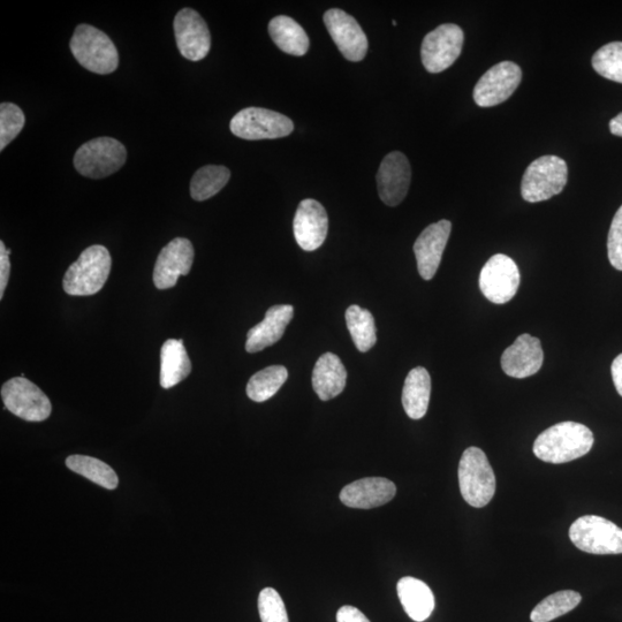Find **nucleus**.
<instances>
[{
  "instance_id": "nucleus-1",
  "label": "nucleus",
  "mask_w": 622,
  "mask_h": 622,
  "mask_svg": "<svg viewBox=\"0 0 622 622\" xmlns=\"http://www.w3.org/2000/svg\"><path fill=\"white\" fill-rule=\"evenodd\" d=\"M594 445L591 430L576 422H561L536 438V457L549 464H566L588 454Z\"/></svg>"
},
{
  "instance_id": "nucleus-2",
  "label": "nucleus",
  "mask_w": 622,
  "mask_h": 622,
  "mask_svg": "<svg viewBox=\"0 0 622 622\" xmlns=\"http://www.w3.org/2000/svg\"><path fill=\"white\" fill-rule=\"evenodd\" d=\"M112 259L108 249L94 245L85 250L65 273L64 291L74 297L100 292L110 276Z\"/></svg>"
},
{
  "instance_id": "nucleus-3",
  "label": "nucleus",
  "mask_w": 622,
  "mask_h": 622,
  "mask_svg": "<svg viewBox=\"0 0 622 622\" xmlns=\"http://www.w3.org/2000/svg\"><path fill=\"white\" fill-rule=\"evenodd\" d=\"M459 485L466 503L475 508L487 506L496 493V476L479 447H469L459 464Z\"/></svg>"
},
{
  "instance_id": "nucleus-4",
  "label": "nucleus",
  "mask_w": 622,
  "mask_h": 622,
  "mask_svg": "<svg viewBox=\"0 0 622 622\" xmlns=\"http://www.w3.org/2000/svg\"><path fill=\"white\" fill-rule=\"evenodd\" d=\"M70 48L78 63L96 74H110L117 70L119 55L108 35L90 25L75 29Z\"/></svg>"
},
{
  "instance_id": "nucleus-5",
  "label": "nucleus",
  "mask_w": 622,
  "mask_h": 622,
  "mask_svg": "<svg viewBox=\"0 0 622 622\" xmlns=\"http://www.w3.org/2000/svg\"><path fill=\"white\" fill-rule=\"evenodd\" d=\"M568 168L558 156H543L530 164L523 174L521 194L529 203L548 201L564 191Z\"/></svg>"
},
{
  "instance_id": "nucleus-6",
  "label": "nucleus",
  "mask_w": 622,
  "mask_h": 622,
  "mask_svg": "<svg viewBox=\"0 0 622 622\" xmlns=\"http://www.w3.org/2000/svg\"><path fill=\"white\" fill-rule=\"evenodd\" d=\"M126 158L123 143L112 138H98L82 144L74 156V166L83 177L102 179L123 168Z\"/></svg>"
},
{
  "instance_id": "nucleus-7",
  "label": "nucleus",
  "mask_w": 622,
  "mask_h": 622,
  "mask_svg": "<svg viewBox=\"0 0 622 622\" xmlns=\"http://www.w3.org/2000/svg\"><path fill=\"white\" fill-rule=\"evenodd\" d=\"M570 538L579 550L591 555H621L622 529L596 515H584L570 529Z\"/></svg>"
},
{
  "instance_id": "nucleus-8",
  "label": "nucleus",
  "mask_w": 622,
  "mask_h": 622,
  "mask_svg": "<svg viewBox=\"0 0 622 622\" xmlns=\"http://www.w3.org/2000/svg\"><path fill=\"white\" fill-rule=\"evenodd\" d=\"M230 130L244 140H273L292 134L294 124L282 113L263 108H247L232 118Z\"/></svg>"
},
{
  "instance_id": "nucleus-9",
  "label": "nucleus",
  "mask_w": 622,
  "mask_h": 622,
  "mask_svg": "<svg viewBox=\"0 0 622 622\" xmlns=\"http://www.w3.org/2000/svg\"><path fill=\"white\" fill-rule=\"evenodd\" d=\"M4 405L20 419L28 422H42L52 412L50 399L34 383L25 377H15L2 388Z\"/></svg>"
},
{
  "instance_id": "nucleus-10",
  "label": "nucleus",
  "mask_w": 622,
  "mask_h": 622,
  "mask_svg": "<svg viewBox=\"0 0 622 622\" xmlns=\"http://www.w3.org/2000/svg\"><path fill=\"white\" fill-rule=\"evenodd\" d=\"M464 41V30L457 25L445 24L432 30L422 42L423 66L429 73L444 72L460 57Z\"/></svg>"
},
{
  "instance_id": "nucleus-11",
  "label": "nucleus",
  "mask_w": 622,
  "mask_h": 622,
  "mask_svg": "<svg viewBox=\"0 0 622 622\" xmlns=\"http://www.w3.org/2000/svg\"><path fill=\"white\" fill-rule=\"evenodd\" d=\"M519 286L520 271L511 257L497 254L485 263L480 275V288L489 301L504 305L517 295Z\"/></svg>"
},
{
  "instance_id": "nucleus-12",
  "label": "nucleus",
  "mask_w": 622,
  "mask_h": 622,
  "mask_svg": "<svg viewBox=\"0 0 622 622\" xmlns=\"http://www.w3.org/2000/svg\"><path fill=\"white\" fill-rule=\"evenodd\" d=\"M522 80L519 65L513 62L499 63L488 70L476 83L474 101L481 108H492L504 103L518 89Z\"/></svg>"
},
{
  "instance_id": "nucleus-13",
  "label": "nucleus",
  "mask_w": 622,
  "mask_h": 622,
  "mask_svg": "<svg viewBox=\"0 0 622 622\" xmlns=\"http://www.w3.org/2000/svg\"><path fill=\"white\" fill-rule=\"evenodd\" d=\"M324 24L333 42L347 60L358 63L367 56V35L352 15L343 10L332 9L325 12Z\"/></svg>"
},
{
  "instance_id": "nucleus-14",
  "label": "nucleus",
  "mask_w": 622,
  "mask_h": 622,
  "mask_svg": "<svg viewBox=\"0 0 622 622\" xmlns=\"http://www.w3.org/2000/svg\"><path fill=\"white\" fill-rule=\"evenodd\" d=\"M174 35L178 49L191 62L206 58L211 48V36L207 22L192 9L181 10L174 19Z\"/></svg>"
},
{
  "instance_id": "nucleus-15",
  "label": "nucleus",
  "mask_w": 622,
  "mask_h": 622,
  "mask_svg": "<svg viewBox=\"0 0 622 622\" xmlns=\"http://www.w3.org/2000/svg\"><path fill=\"white\" fill-rule=\"evenodd\" d=\"M194 247L186 238H176L159 253L154 269V283L158 290H169L177 285L180 276L191 272Z\"/></svg>"
},
{
  "instance_id": "nucleus-16",
  "label": "nucleus",
  "mask_w": 622,
  "mask_h": 622,
  "mask_svg": "<svg viewBox=\"0 0 622 622\" xmlns=\"http://www.w3.org/2000/svg\"><path fill=\"white\" fill-rule=\"evenodd\" d=\"M412 169L408 158L393 151L383 159L377 173L378 194L389 207H397L405 200L411 186Z\"/></svg>"
},
{
  "instance_id": "nucleus-17",
  "label": "nucleus",
  "mask_w": 622,
  "mask_h": 622,
  "mask_svg": "<svg viewBox=\"0 0 622 622\" xmlns=\"http://www.w3.org/2000/svg\"><path fill=\"white\" fill-rule=\"evenodd\" d=\"M294 237L306 252L320 248L329 231V217L320 202L313 199L299 204L293 223Z\"/></svg>"
},
{
  "instance_id": "nucleus-18",
  "label": "nucleus",
  "mask_w": 622,
  "mask_h": 622,
  "mask_svg": "<svg viewBox=\"0 0 622 622\" xmlns=\"http://www.w3.org/2000/svg\"><path fill=\"white\" fill-rule=\"evenodd\" d=\"M451 231V222L443 219L441 222L429 225L415 241L414 253L417 269L424 280H431L435 277Z\"/></svg>"
},
{
  "instance_id": "nucleus-19",
  "label": "nucleus",
  "mask_w": 622,
  "mask_h": 622,
  "mask_svg": "<svg viewBox=\"0 0 622 622\" xmlns=\"http://www.w3.org/2000/svg\"><path fill=\"white\" fill-rule=\"evenodd\" d=\"M544 353L540 339L521 335L514 344L506 348L502 356V368L507 376L527 378L541 370Z\"/></svg>"
},
{
  "instance_id": "nucleus-20",
  "label": "nucleus",
  "mask_w": 622,
  "mask_h": 622,
  "mask_svg": "<svg viewBox=\"0 0 622 622\" xmlns=\"http://www.w3.org/2000/svg\"><path fill=\"white\" fill-rule=\"evenodd\" d=\"M396 493V484L390 480L384 477H367L346 485L340 492V500L347 507L370 510L388 504Z\"/></svg>"
},
{
  "instance_id": "nucleus-21",
  "label": "nucleus",
  "mask_w": 622,
  "mask_h": 622,
  "mask_svg": "<svg viewBox=\"0 0 622 622\" xmlns=\"http://www.w3.org/2000/svg\"><path fill=\"white\" fill-rule=\"evenodd\" d=\"M294 308L290 305L273 306L267 311L264 320L250 329L247 335L246 351L257 353L276 344L284 336L287 325L291 323Z\"/></svg>"
},
{
  "instance_id": "nucleus-22",
  "label": "nucleus",
  "mask_w": 622,
  "mask_h": 622,
  "mask_svg": "<svg viewBox=\"0 0 622 622\" xmlns=\"http://www.w3.org/2000/svg\"><path fill=\"white\" fill-rule=\"evenodd\" d=\"M346 368L337 355L326 353L317 360L313 371V388L323 401H329L344 391Z\"/></svg>"
},
{
  "instance_id": "nucleus-23",
  "label": "nucleus",
  "mask_w": 622,
  "mask_h": 622,
  "mask_svg": "<svg viewBox=\"0 0 622 622\" xmlns=\"http://www.w3.org/2000/svg\"><path fill=\"white\" fill-rule=\"evenodd\" d=\"M398 596L408 617L416 622L427 620L435 609V596L427 583L406 576L398 582Z\"/></svg>"
},
{
  "instance_id": "nucleus-24",
  "label": "nucleus",
  "mask_w": 622,
  "mask_h": 622,
  "mask_svg": "<svg viewBox=\"0 0 622 622\" xmlns=\"http://www.w3.org/2000/svg\"><path fill=\"white\" fill-rule=\"evenodd\" d=\"M431 396V378L423 367L414 368L408 374L402 390V406L412 420H420L428 412Z\"/></svg>"
},
{
  "instance_id": "nucleus-25",
  "label": "nucleus",
  "mask_w": 622,
  "mask_h": 622,
  "mask_svg": "<svg viewBox=\"0 0 622 622\" xmlns=\"http://www.w3.org/2000/svg\"><path fill=\"white\" fill-rule=\"evenodd\" d=\"M192 371L184 341L181 339L166 340L161 351V385L163 389H171L184 381Z\"/></svg>"
},
{
  "instance_id": "nucleus-26",
  "label": "nucleus",
  "mask_w": 622,
  "mask_h": 622,
  "mask_svg": "<svg viewBox=\"0 0 622 622\" xmlns=\"http://www.w3.org/2000/svg\"><path fill=\"white\" fill-rule=\"evenodd\" d=\"M269 34L277 47L292 56H305L309 50V37L297 21L286 15L273 18Z\"/></svg>"
},
{
  "instance_id": "nucleus-27",
  "label": "nucleus",
  "mask_w": 622,
  "mask_h": 622,
  "mask_svg": "<svg viewBox=\"0 0 622 622\" xmlns=\"http://www.w3.org/2000/svg\"><path fill=\"white\" fill-rule=\"evenodd\" d=\"M66 466L91 482L101 485L102 488L115 490L118 488V476L105 462L87 457V455H71L66 460Z\"/></svg>"
},
{
  "instance_id": "nucleus-28",
  "label": "nucleus",
  "mask_w": 622,
  "mask_h": 622,
  "mask_svg": "<svg viewBox=\"0 0 622 622\" xmlns=\"http://www.w3.org/2000/svg\"><path fill=\"white\" fill-rule=\"evenodd\" d=\"M346 324L356 348L362 353L371 350L376 344V325L373 314L359 306L346 310Z\"/></svg>"
},
{
  "instance_id": "nucleus-29",
  "label": "nucleus",
  "mask_w": 622,
  "mask_h": 622,
  "mask_svg": "<svg viewBox=\"0 0 622 622\" xmlns=\"http://www.w3.org/2000/svg\"><path fill=\"white\" fill-rule=\"evenodd\" d=\"M231 171L225 166L208 165L197 170L191 182V195L195 201H206L227 185Z\"/></svg>"
},
{
  "instance_id": "nucleus-30",
  "label": "nucleus",
  "mask_w": 622,
  "mask_h": 622,
  "mask_svg": "<svg viewBox=\"0 0 622 622\" xmlns=\"http://www.w3.org/2000/svg\"><path fill=\"white\" fill-rule=\"evenodd\" d=\"M288 378L283 366H271L256 373L247 384V396L255 402H264L276 396Z\"/></svg>"
},
{
  "instance_id": "nucleus-31",
  "label": "nucleus",
  "mask_w": 622,
  "mask_h": 622,
  "mask_svg": "<svg viewBox=\"0 0 622 622\" xmlns=\"http://www.w3.org/2000/svg\"><path fill=\"white\" fill-rule=\"evenodd\" d=\"M581 601L582 597L576 591H558L543 599L530 614V619L533 622H550L573 611Z\"/></svg>"
},
{
  "instance_id": "nucleus-32",
  "label": "nucleus",
  "mask_w": 622,
  "mask_h": 622,
  "mask_svg": "<svg viewBox=\"0 0 622 622\" xmlns=\"http://www.w3.org/2000/svg\"><path fill=\"white\" fill-rule=\"evenodd\" d=\"M594 70L603 78L622 83V42H612L595 52Z\"/></svg>"
},
{
  "instance_id": "nucleus-33",
  "label": "nucleus",
  "mask_w": 622,
  "mask_h": 622,
  "mask_svg": "<svg viewBox=\"0 0 622 622\" xmlns=\"http://www.w3.org/2000/svg\"><path fill=\"white\" fill-rule=\"evenodd\" d=\"M26 118L18 105H0V150H4L24 130Z\"/></svg>"
},
{
  "instance_id": "nucleus-34",
  "label": "nucleus",
  "mask_w": 622,
  "mask_h": 622,
  "mask_svg": "<svg viewBox=\"0 0 622 622\" xmlns=\"http://www.w3.org/2000/svg\"><path fill=\"white\" fill-rule=\"evenodd\" d=\"M259 612L262 622H290L283 598L273 588H265L261 591Z\"/></svg>"
},
{
  "instance_id": "nucleus-35",
  "label": "nucleus",
  "mask_w": 622,
  "mask_h": 622,
  "mask_svg": "<svg viewBox=\"0 0 622 622\" xmlns=\"http://www.w3.org/2000/svg\"><path fill=\"white\" fill-rule=\"evenodd\" d=\"M608 254L612 267L622 271V206L614 216L610 227Z\"/></svg>"
},
{
  "instance_id": "nucleus-36",
  "label": "nucleus",
  "mask_w": 622,
  "mask_h": 622,
  "mask_svg": "<svg viewBox=\"0 0 622 622\" xmlns=\"http://www.w3.org/2000/svg\"><path fill=\"white\" fill-rule=\"evenodd\" d=\"M11 250L7 249L4 242H0V299L4 298V293L9 284L11 273L10 262Z\"/></svg>"
},
{
  "instance_id": "nucleus-37",
  "label": "nucleus",
  "mask_w": 622,
  "mask_h": 622,
  "mask_svg": "<svg viewBox=\"0 0 622 622\" xmlns=\"http://www.w3.org/2000/svg\"><path fill=\"white\" fill-rule=\"evenodd\" d=\"M337 622H370V620L359 609L346 605L339 609Z\"/></svg>"
},
{
  "instance_id": "nucleus-38",
  "label": "nucleus",
  "mask_w": 622,
  "mask_h": 622,
  "mask_svg": "<svg viewBox=\"0 0 622 622\" xmlns=\"http://www.w3.org/2000/svg\"><path fill=\"white\" fill-rule=\"evenodd\" d=\"M612 379L614 386L620 396L622 397V354L618 355L616 359H614L611 367Z\"/></svg>"
},
{
  "instance_id": "nucleus-39",
  "label": "nucleus",
  "mask_w": 622,
  "mask_h": 622,
  "mask_svg": "<svg viewBox=\"0 0 622 622\" xmlns=\"http://www.w3.org/2000/svg\"><path fill=\"white\" fill-rule=\"evenodd\" d=\"M610 131L613 135L622 138V112L610 121Z\"/></svg>"
}]
</instances>
